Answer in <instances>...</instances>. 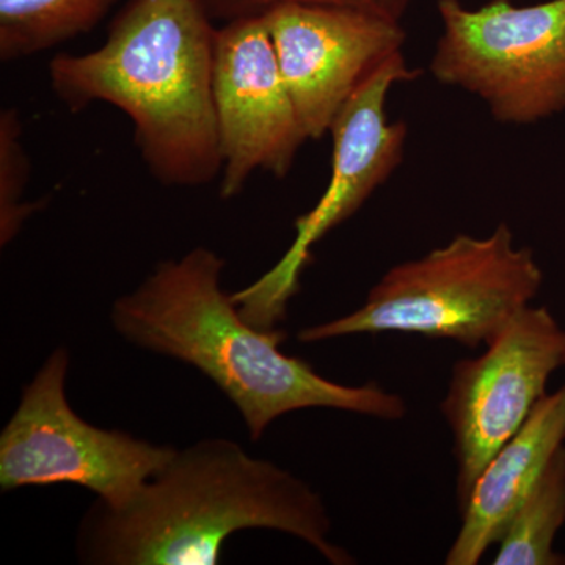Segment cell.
I'll list each match as a JSON object with an SVG mask.
<instances>
[{
  "label": "cell",
  "instance_id": "6da1fadb",
  "mask_svg": "<svg viewBox=\"0 0 565 565\" xmlns=\"http://www.w3.org/2000/svg\"><path fill=\"white\" fill-rule=\"evenodd\" d=\"M225 262L196 247L163 262L132 292L115 300L111 323L137 348L180 360L215 384L243 416L252 440L286 414L337 408L399 422L407 405L377 384L348 386L286 355L282 330H263L241 313L222 288Z\"/></svg>",
  "mask_w": 565,
  "mask_h": 565
},
{
  "label": "cell",
  "instance_id": "7a4b0ae2",
  "mask_svg": "<svg viewBox=\"0 0 565 565\" xmlns=\"http://www.w3.org/2000/svg\"><path fill=\"white\" fill-rule=\"evenodd\" d=\"M250 527L302 539L334 565L353 564L329 541L321 494L225 438L178 449L120 508L96 500L81 520L77 555L95 565H214L226 539Z\"/></svg>",
  "mask_w": 565,
  "mask_h": 565
},
{
  "label": "cell",
  "instance_id": "3957f363",
  "mask_svg": "<svg viewBox=\"0 0 565 565\" xmlns=\"http://www.w3.org/2000/svg\"><path fill=\"white\" fill-rule=\"evenodd\" d=\"M217 29L200 0H129L102 46L52 58V92L71 111L95 103L121 110L161 184H210L222 172L212 93Z\"/></svg>",
  "mask_w": 565,
  "mask_h": 565
},
{
  "label": "cell",
  "instance_id": "277c9868",
  "mask_svg": "<svg viewBox=\"0 0 565 565\" xmlns=\"http://www.w3.org/2000/svg\"><path fill=\"white\" fill-rule=\"evenodd\" d=\"M534 253L516 247L500 223L487 237L457 234L423 258L397 264L367 292L359 310L300 330L302 343L351 334L411 333L490 344L541 291Z\"/></svg>",
  "mask_w": 565,
  "mask_h": 565
},
{
  "label": "cell",
  "instance_id": "5b68a950",
  "mask_svg": "<svg viewBox=\"0 0 565 565\" xmlns=\"http://www.w3.org/2000/svg\"><path fill=\"white\" fill-rule=\"evenodd\" d=\"M444 32L429 70L440 84L479 96L503 125H533L565 110V0L470 10L438 0Z\"/></svg>",
  "mask_w": 565,
  "mask_h": 565
},
{
  "label": "cell",
  "instance_id": "8992f818",
  "mask_svg": "<svg viewBox=\"0 0 565 565\" xmlns=\"http://www.w3.org/2000/svg\"><path fill=\"white\" fill-rule=\"evenodd\" d=\"M70 353L55 349L24 386L0 434V489L73 484L120 508L173 459L178 449L82 419L66 397Z\"/></svg>",
  "mask_w": 565,
  "mask_h": 565
},
{
  "label": "cell",
  "instance_id": "52a82bcc",
  "mask_svg": "<svg viewBox=\"0 0 565 565\" xmlns=\"http://www.w3.org/2000/svg\"><path fill=\"white\" fill-rule=\"evenodd\" d=\"M418 76V70L408 68L403 51L396 52L364 79L334 118L329 132L332 174L323 195L294 223L296 239L280 262L247 288L232 294L253 326L273 330L285 319L315 245L351 218L403 162L407 126L388 120L386 99L394 85Z\"/></svg>",
  "mask_w": 565,
  "mask_h": 565
},
{
  "label": "cell",
  "instance_id": "ba28073f",
  "mask_svg": "<svg viewBox=\"0 0 565 565\" xmlns=\"http://www.w3.org/2000/svg\"><path fill=\"white\" fill-rule=\"evenodd\" d=\"M563 366L565 330L545 307L533 305L481 356L455 364L440 408L455 435L460 511L486 465L522 429Z\"/></svg>",
  "mask_w": 565,
  "mask_h": 565
},
{
  "label": "cell",
  "instance_id": "9c48e42d",
  "mask_svg": "<svg viewBox=\"0 0 565 565\" xmlns=\"http://www.w3.org/2000/svg\"><path fill=\"white\" fill-rule=\"evenodd\" d=\"M212 93L222 156V199L239 195L256 172L285 178L308 139L263 14L217 29Z\"/></svg>",
  "mask_w": 565,
  "mask_h": 565
},
{
  "label": "cell",
  "instance_id": "30bf717a",
  "mask_svg": "<svg viewBox=\"0 0 565 565\" xmlns=\"http://www.w3.org/2000/svg\"><path fill=\"white\" fill-rule=\"evenodd\" d=\"M263 17L308 140L330 132L356 88L405 41L399 21L344 7L282 3Z\"/></svg>",
  "mask_w": 565,
  "mask_h": 565
},
{
  "label": "cell",
  "instance_id": "8fae6325",
  "mask_svg": "<svg viewBox=\"0 0 565 565\" xmlns=\"http://www.w3.org/2000/svg\"><path fill=\"white\" fill-rule=\"evenodd\" d=\"M564 444L565 385L539 401L522 429L478 476L460 511L462 526L446 555V564L476 565L490 546L501 541L516 509Z\"/></svg>",
  "mask_w": 565,
  "mask_h": 565
},
{
  "label": "cell",
  "instance_id": "7c38bea8",
  "mask_svg": "<svg viewBox=\"0 0 565 565\" xmlns=\"http://www.w3.org/2000/svg\"><path fill=\"white\" fill-rule=\"evenodd\" d=\"M117 0H0V58L21 61L90 32Z\"/></svg>",
  "mask_w": 565,
  "mask_h": 565
},
{
  "label": "cell",
  "instance_id": "4fadbf2b",
  "mask_svg": "<svg viewBox=\"0 0 565 565\" xmlns=\"http://www.w3.org/2000/svg\"><path fill=\"white\" fill-rule=\"evenodd\" d=\"M565 523V444L556 449L537 484L516 509L498 542L494 565H564L553 550Z\"/></svg>",
  "mask_w": 565,
  "mask_h": 565
},
{
  "label": "cell",
  "instance_id": "5bb4252c",
  "mask_svg": "<svg viewBox=\"0 0 565 565\" xmlns=\"http://www.w3.org/2000/svg\"><path fill=\"white\" fill-rule=\"evenodd\" d=\"M31 161L22 140L17 109L0 111V245L6 247L20 234L24 223L41 204L25 202Z\"/></svg>",
  "mask_w": 565,
  "mask_h": 565
},
{
  "label": "cell",
  "instance_id": "9a60e30c",
  "mask_svg": "<svg viewBox=\"0 0 565 565\" xmlns=\"http://www.w3.org/2000/svg\"><path fill=\"white\" fill-rule=\"evenodd\" d=\"M207 17L214 22L241 20V18L259 17L282 3H310V6L344 7L379 14L388 20H403L412 0H200Z\"/></svg>",
  "mask_w": 565,
  "mask_h": 565
}]
</instances>
